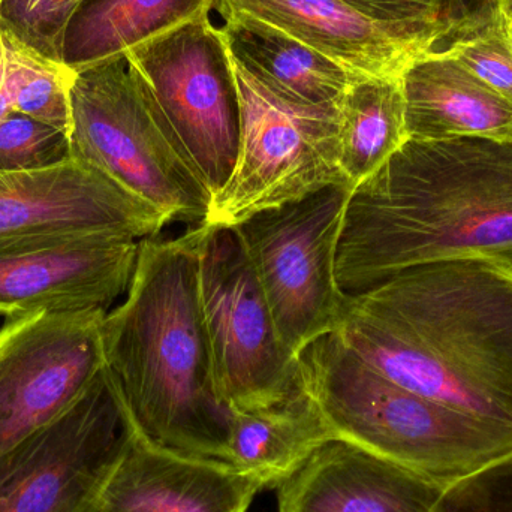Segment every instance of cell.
Returning a JSON list of instances; mask_svg holds the SVG:
<instances>
[{
    "label": "cell",
    "instance_id": "7402d4cb",
    "mask_svg": "<svg viewBox=\"0 0 512 512\" xmlns=\"http://www.w3.org/2000/svg\"><path fill=\"white\" fill-rule=\"evenodd\" d=\"M3 90L15 113L71 132V84L74 69L54 62L11 36L3 35Z\"/></svg>",
    "mask_w": 512,
    "mask_h": 512
},
{
    "label": "cell",
    "instance_id": "5b68a950",
    "mask_svg": "<svg viewBox=\"0 0 512 512\" xmlns=\"http://www.w3.org/2000/svg\"><path fill=\"white\" fill-rule=\"evenodd\" d=\"M72 155L165 218L206 225L212 195L128 54L75 71Z\"/></svg>",
    "mask_w": 512,
    "mask_h": 512
},
{
    "label": "cell",
    "instance_id": "30bf717a",
    "mask_svg": "<svg viewBox=\"0 0 512 512\" xmlns=\"http://www.w3.org/2000/svg\"><path fill=\"white\" fill-rule=\"evenodd\" d=\"M126 54L215 198L236 167L242 128L236 69L221 29L206 15Z\"/></svg>",
    "mask_w": 512,
    "mask_h": 512
},
{
    "label": "cell",
    "instance_id": "484cf974",
    "mask_svg": "<svg viewBox=\"0 0 512 512\" xmlns=\"http://www.w3.org/2000/svg\"><path fill=\"white\" fill-rule=\"evenodd\" d=\"M429 512H512V456L442 490Z\"/></svg>",
    "mask_w": 512,
    "mask_h": 512
},
{
    "label": "cell",
    "instance_id": "9a60e30c",
    "mask_svg": "<svg viewBox=\"0 0 512 512\" xmlns=\"http://www.w3.org/2000/svg\"><path fill=\"white\" fill-rule=\"evenodd\" d=\"M264 489L255 475L233 466L161 450L134 427L99 512H249Z\"/></svg>",
    "mask_w": 512,
    "mask_h": 512
},
{
    "label": "cell",
    "instance_id": "8992f818",
    "mask_svg": "<svg viewBox=\"0 0 512 512\" xmlns=\"http://www.w3.org/2000/svg\"><path fill=\"white\" fill-rule=\"evenodd\" d=\"M233 63L242 113L239 156L206 225L236 227L330 186L351 188L339 165L337 105L289 101Z\"/></svg>",
    "mask_w": 512,
    "mask_h": 512
},
{
    "label": "cell",
    "instance_id": "52a82bcc",
    "mask_svg": "<svg viewBox=\"0 0 512 512\" xmlns=\"http://www.w3.org/2000/svg\"><path fill=\"white\" fill-rule=\"evenodd\" d=\"M352 189L336 185L236 225L277 330L297 355L339 330L348 295L336 280V255Z\"/></svg>",
    "mask_w": 512,
    "mask_h": 512
},
{
    "label": "cell",
    "instance_id": "5bb4252c",
    "mask_svg": "<svg viewBox=\"0 0 512 512\" xmlns=\"http://www.w3.org/2000/svg\"><path fill=\"white\" fill-rule=\"evenodd\" d=\"M294 36L354 74L402 77L409 65L445 38L375 20L343 0H219Z\"/></svg>",
    "mask_w": 512,
    "mask_h": 512
},
{
    "label": "cell",
    "instance_id": "f1b7e54d",
    "mask_svg": "<svg viewBox=\"0 0 512 512\" xmlns=\"http://www.w3.org/2000/svg\"><path fill=\"white\" fill-rule=\"evenodd\" d=\"M481 3H505L508 0H480Z\"/></svg>",
    "mask_w": 512,
    "mask_h": 512
},
{
    "label": "cell",
    "instance_id": "277c9868",
    "mask_svg": "<svg viewBox=\"0 0 512 512\" xmlns=\"http://www.w3.org/2000/svg\"><path fill=\"white\" fill-rule=\"evenodd\" d=\"M301 384L337 439L445 490L512 456V426L412 393L361 360L337 331L298 354Z\"/></svg>",
    "mask_w": 512,
    "mask_h": 512
},
{
    "label": "cell",
    "instance_id": "44dd1931",
    "mask_svg": "<svg viewBox=\"0 0 512 512\" xmlns=\"http://www.w3.org/2000/svg\"><path fill=\"white\" fill-rule=\"evenodd\" d=\"M339 165L352 189L409 140L402 77L357 74L337 102Z\"/></svg>",
    "mask_w": 512,
    "mask_h": 512
},
{
    "label": "cell",
    "instance_id": "ba28073f",
    "mask_svg": "<svg viewBox=\"0 0 512 512\" xmlns=\"http://www.w3.org/2000/svg\"><path fill=\"white\" fill-rule=\"evenodd\" d=\"M200 289L219 396L231 412L282 402L301 385L234 227H201Z\"/></svg>",
    "mask_w": 512,
    "mask_h": 512
},
{
    "label": "cell",
    "instance_id": "7a4b0ae2",
    "mask_svg": "<svg viewBox=\"0 0 512 512\" xmlns=\"http://www.w3.org/2000/svg\"><path fill=\"white\" fill-rule=\"evenodd\" d=\"M450 259L512 268V143L408 140L352 189L336 255L343 294Z\"/></svg>",
    "mask_w": 512,
    "mask_h": 512
},
{
    "label": "cell",
    "instance_id": "cb8c5ba5",
    "mask_svg": "<svg viewBox=\"0 0 512 512\" xmlns=\"http://www.w3.org/2000/svg\"><path fill=\"white\" fill-rule=\"evenodd\" d=\"M86 0H0V32L35 53L63 63V42Z\"/></svg>",
    "mask_w": 512,
    "mask_h": 512
},
{
    "label": "cell",
    "instance_id": "d4e9b609",
    "mask_svg": "<svg viewBox=\"0 0 512 512\" xmlns=\"http://www.w3.org/2000/svg\"><path fill=\"white\" fill-rule=\"evenodd\" d=\"M69 135L11 111L0 119V173L56 167L72 158Z\"/></svg>",
    "mask_w": 512,
    "mask_h": 512
},
{
    "label": "cell",
    "instance_id": "7c38bea8",
    "mask_svg": "<svg viewBox=\"0 0 512 512\" xmlns=\"http://www.w3.org/2000/svg\"><path fill=\"white\" fill-rule=\"evenodd\" d=\"M138 246L98 233L0 240V313L108 310L128 291Z\"/></svg>",
    "mask_w": 512,
    "mask_h": 512
},
{
    "label": "cell",
    "instance_id": "4fadbf2b",
    "mask_svg": "<svg viewBox=\"0 0 512 512\" xmlns=\"http://www.w3.org/2000/svg\"><path fill=\"white\" fill-rule=\"evenodd\" d=\"M168 224L155 207L75 156L44 170L0 173V240L71 233L143 240Z\"/></svg>",
    "mask_w": 512,
    "mask_h": 512
},
{
    "label": "cell",
    "instance_id": "603a6c76",
    "mask_svg": "<svg viewBox=\"0 0 512 512\" xmlns=\"http://www.w3.org/2000/svg\"><path fill=\"white\" fill-rule=\"evenodd\" d=\"M454 18L445 53L512 101V21L502 3Z\"/></svg>",
    "mask_w": 512,
    "mask_h": 512
},
{
    "label": "cell",
    "instance_id": "d6986e66",
    "mask_svg": "<svg viewBox=\"0 0 512 512\" xmlns=\"http://www.w3.org/2000/svg\"><path fill=\"white\" fill-rule=\"evenodd\" d=\"M334 439L336 433L301 384L282 402L231 412L228 462L237 471L255 475L265 489L276 490Z\"/></svg>",
    "mask_w": 512,
    "mask_h": 512
},
{
    "label": "cell",
    "instance_id": "e0dca14e",
    "mask_svg": "<svg viewBox=\"0 0 512 512\" xmlns=\"http://www.w3.org/2000/svg\"><path fill=\"white\" fill-rule=\"evenodd\" d=\"M409 140L512 143V101L444 50L418 56L402 75Z\"/></svg>",
    "mask_w": 512,
    "mask_h": 512
},
{
    "label": "cell",
    "instance_id": "8fae6325",
    "mask_svg": "<svg viewBox=\"0 0 512 512\" xmlns=\"http://www.w3.org/2000/svg\"><path fill=\"white\" fill-rule=\"evenodd\" d=\"M107 313L8 316L0 330V456L62 417L105 369Z\"/></svg>",
    "mask_w": 512,
    "mask_h": 512
},
{
    "label": "cell",
    "instance_id": "2e32d148",
    "mask_svg": "<svg viewBox=\"0 0 512 512\" xmlns=\"http://www.w3.org/2000/svg\"><path fill=\"white\" fill-rule=\"evenodd\" d=\"M442 490L351 442L334 439L276 487L277 512H429Z\"/></svg>",
    "mask_w": 512,
    "mask_h": 512
},
{
    "label": "cell",
    "instance_id": "6da1fadb",
    "mask_svg": "<svg viewBox=\"0 0 512 512\" xmlns=\"http://www.w3.org/2000/svg\"><path fill=\"white\" fill-rule=\"evenodd\" d=\"M343 342L394 384L512 426V268L432 262L349 297Z\"/></svg>",
    "mask_w": 512,
    "mask_h": 512
},
{
    "label": "cell",
    "instance_id": "ac0fdd59",
    "mask_svg": "<svg viewBox=\"0 0 512 512\" xmlns=\"http://www.w3.org/2000/svg\"><path fill=\"white\" fill-rule=\"evenodd\" d=\"M219 27L237 65L277 95L304 105H337L354 72L294 36L243 12L221 11Z\"/></svg>",
    "mask_w": 512,
    "mask_h": 512
},
{
    "label": "cell",
    "instance_id": "9c48e42d",
    "mask_svg": "<svg viewBox=\"0 0 512 512\" xmlns=\"http://www.w3.org/2000/svg\"><path fill=\"white\" fill-rule=\"evenodd\" d=\"M132 435L105 366L62 417L0 456V512H99Z\"/></svg>",
    "mask_w": 512,
    "mask_h": 512
},
{
    "label": "cell",
    "instance_id": "ffe728a7",
    "mask_svg": "<svg viewBox=\"0 0 512 512\" xmlns=\"http://www.w3.org/2000/svg\"><path fill=\"white\" fill-rule=\"evenodd\" d=\"M219 0H86L66 30L63 63L78 71L128 53L189 21Z\"/></svg>",
    "mask_w": 512,
    "mask_h": 512
},
{
    "label": "cell",
    "instance_id": "83f0119b",
    "mask_svg": "<svg viewBox=\"0 0 512 512\" xmlns=\"http://www.w3.org/2000/svg\"><path fill=\"white\" fill-rule=\"evenodd\" d=\"M502 5H504L505 11H507L508 17H510L512 21V0L502 3Z\"/></svg>",
    "mask_w": 512,
    "mask_h": 512
},
{
    "label": "cell",
    "instance_id": "4316f807",
    "mask_svg": "<svg viewBox=\"0 0 512 512\" xmlns=\"http://www.w3.org/2000/svg\"><path fill=\"white\" fill-rule=\"evenodd\" d=\"M363 14L409 29L433 30L447 36L453 17L447 14V0H343Z\"/></svg>",
    "mask_w": 512,
    "mask_h": 512
},
{
    "label": "cell",
    "instance_id": "3957f363",
    "mask_svg": "<svg viewBox=\"0 0 512 512\" xmlns=\"http://www.w3.org/2000/svg\"><path fill=\"white\" fill-rule=\"evenodd\" d=\"M201 227L140 240L125 300L105 315L102 343L141 438L179 456L230 465L231 411L219 396L201 303Z\"/></svg>",
    "mask_w": 512,
    "mask_h": 512
}]
</instances>
